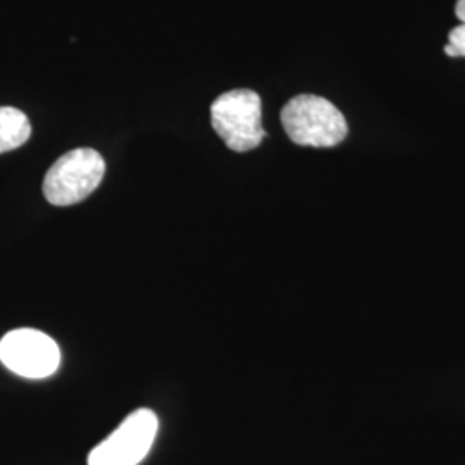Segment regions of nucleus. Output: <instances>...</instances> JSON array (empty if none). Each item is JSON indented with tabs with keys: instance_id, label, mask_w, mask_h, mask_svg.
Returning a JSON list of instances; mask_svg holds the SVG:
<instances>
[{
	"instance_id": "nucleus-1",
	"label": "nucleus",
	"mask_w": 465,
	"mask_h": 465,
	"mask_svg": "<svg viewBox=\"0 0 465 465\" xmlns=\"http://www.w3.org/2000/svg\"><path fill=\"white\" fill-rule=\"evenodd\" d=\"M282 123L290 140L302 147H336L349 134V124L341 111L330 100L309 94L286 102Z\"/></svg>"
},
{
	"instance_id": "nucleus-2",
	"label": "nucleus",
	"mask_w": 465,
	"mask_h": 465,
	"mask_svg": "<svg viewBox=\"0 0 465 465\" xmlns=\"http://www.w3.org/2000/svg\"><path fill=\"white\" fill-rule=\"evenodd\" d=\"M213 128L232 152L259 147L266 136L262 128V102L259 94L247 88L219 95L211 105Z\"/></svg>"
},
{
	"instance_id": "nucleus-3",
	"label": "nucleus",
	"mask_w": 465,
	"mask_h": 465,
	"mask_svg": "<svg viewBox=\"0 0 465 465\" xmlns=\"http://www.w3.org/2000/svg\"><path fill=\"white\" fill-rule=\"evenodd\" d=\"M105 174L97 150L74 149L59 157L44 178V197L52 205L67 207L90 197Z\"/></svg>"
},
{
	"instance_id": "nucleus-4",
	"label": "nucleus",
	"mask_w": 465,
	"mask_h": 465,
	"mask_svg": "<svg viewBox=\"0 0 465 465\" xmlns=\"http://www.w3.org/2000/svg\"><path fill=\"white\" fill-rule=\"evenodd\" d=\"M157 430L159 419L150 409L134 411L88 453V465L140 464L152 449Z\"/></svg>"
},
{
	"instance_id": "nucleus-5",
	"label": "nucleus",
	"mask_w": 465,
	"mask_h": 465,
	"mask_svg": "<svg viewBox=\"0 0 465 465\" xmlns=\"http://www.w3.org/2000/svg\"><path fill=\"white\" fill-rule=\"evenodd\" d=\"M0 362L17 376L44 380L61 364V350L45 332L21 328L0 340Z\"/></svg>"
},
{
	"instance_id": "nucleus-6",
	"label": "nucleus",
	"mask_w": 465,
	"mask_h": 465,
	"mask_svg": "<svg viewBox=\"0 0 465 465\" xmlns=\"http://www.w3.org/2000/svg\"><path fill=\"white\" fill-rule=\"evenodd\" d=\"M32 136L28 116L16 107H0V153L19 149Z\"/></svg>"
},
{
	"instance_id": "nucleus-7",
	"label": "nucleus",
	"mask_w": 465,
	"mask_h": 465,
	"mask_svg": "<svg viewBox=\"0 0 465 465\" xmlns=\"http://www.w3.org/2000/svg\"><path fill=\"white\" fill-rule=\"evenodd\" d=\"M449 57H465V25L455 26L449 34V44L445 45Z\"/></svg>"
},
{
	"instance_id": "nucleus-8",
	"label": "nucleus",
	"mask_w": 465,
	"mask_h": 465,
	"mask_svg": "<svg viewBox=\"0 0 465 465\" xmlns=\"http://www.w3.org/2000/svg\"><path fill=\"white\" fill-rule=\"evenodd\" d=\"M455 15L460 19V23L465 25V0H457V5H455Z\"/></svg>"
}]
</instances>
